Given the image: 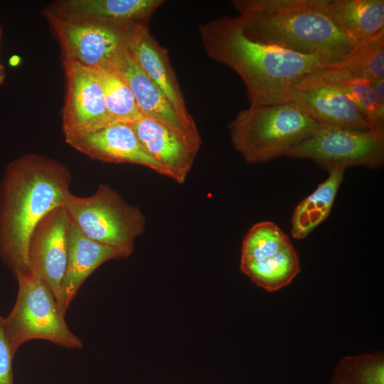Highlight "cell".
I'll return each instance as SVG.
<instances>
[{
	"label": "cell",
	"instance_id": "cell-5",
	"mask_svg": "<svg viewBox=\"0 0 384 384\" xmlns=\"http://www.w3.org/2000/svg\"><path fill=\"white\" fill-rule=\"evenodd\" d=\"M14 306L3 319L4 334L15 356L23 343L35 339L50 341L68 349H80L82 340L68 327L65 313L50 289L39 278L28 274L16 278Z\"/></svg>",
	"mask_w": 384,
	"mask_h": 384
},
{
	"label": "cell",
	"instance_id": "cell-12",
	"mask_svg": "<svg viewBox=\"0 0 384 384\" xmlns=\"http://www.w3.org/2000/svg\"><path fill=\"white\" fill-rule=\"evenodd\" d=\"M111 67L132 91L144 117L161 122L201 146L202 140L194 120L185 118L176 112L165 94L138 65L128 48L119 53Z\"/></svg>",
	"mask_w": 384,
	"mask_h": 384
},
{
	"label": "cell",
	"instance_id": "cell-8",
	"mask_svg": "<svg viewBox=\"0 0 384 384\" xmlns=\"http://www.w3.org/2000/svg\"><path fill=\"white\" fill-rule=\"evenodd\" d=\"M286 156L310 159L328 171L354 166L378 169L384 161V138L370 130L321 125Z\"/></svg>",
	"mask_w": 384,
	"mask_h": 384
},
{
	"label": "cell",
	"instance_id": "cell-2",
	"mask_svg": "<svg viewBox=\"0 0 384 384\" xmlns=\"http://www.w3.org/2000/svg\"><path fill=\"white\" fill-rule=\"evenodd\" d=\"M71 174L55 159L28 153L6 169L0 190V258L16 279L28 274V250L38 223L65 206Z\"/></svg>",
	"mask_w": 384,
	"mask_h": 384
},
{
	"label": "cell",
	"instance_id": "cell-18",
	"mask_svg": "<svg viewBox=\"0 0 384 384\" xmlns=\"http://www.w3.org/2000/svg\"><path fill=\"white\" fill-rule=\"evenodd\" d=\"M128 50L144 72L165 94L176 112L185 118L193 119L188 112L168 52L151 36L147 24L138 23L132 27Z\"/></svg>",
	"mask_w": 384,
	"mask_h": 384
},
{
	"label": "cell",
	"instance_id": "cell-1",
	"mask_svg": "<svg viewBox=\"0 0 384 384\" xmlns=\"http://www.w3.org/2000/svg\"><path fill=\"white\" fill-rule=\"evenodd\" d=\"M199 33L206 54L240 77L252 105L292 102L306 78L341 62L253 41L236 17L211 20L200 26Z\"/></svg>",
	"mask_w": 384,
	"mask_h": 384
},
{
	"label": "cell",
	"instance_id": "cell-20",
	"mask_svg": "<svg viewBox=\"0 0 384 384\" xmlns=\"http://www.w3.org/2000/svg\"><path fill=\"white\" fill-rule=\"evenodd\" d=\"M334 87L348 96L366 117L369 130L384 138V102L378 100L373 81L367 77L336 73L328 69L306 78Z\"/></svg>",
	"mask_w": 384,
	"mask_h": 384
},
{
	"label": "cell",
	"instance_id": "cell-13",
	"mask_svg": "<svg viewBox=\"0 0 384 384\" xmlns=\"http://www.w3.org/2000/svg\"><path fill=\"white\" fill-rule=\"evenodd\" d=\"M64 137L68 145L92 159L138 164L168 176L166 170L142 147L128 123L115 122L92 132Z\"/></svg>",
	"mask_w": 384,
	"mask_h": 384
},
{
	"label": "cell",
	"instance_id": "cell-3",
	"mask_svg": "<svg viewBox=\"0 0 384 384\" xmlns=\"http://www.w3.org/2000/svg\"><path fill=\"white\" fill-rule=\"evenodd\" d=\"M250 40L303 55L341 61L354 48L320 0H233Z\"/></svg>",
	"mask_w": 384,
	"mask_h": 384
},
{
	"label": "cell",
	"instance_id": "cell-11",
	"mask_svg": "<svg viewBox=\"0 0 384 384\" xmlns=\"http://www.w3.org/2000/svg\"><path fill=\"white\" fill-rule=\"evenodd\" d=\"M70 220L64 206L50 211L34 228L28 250L29 272L48 286L60 306Z\"/></svg>",
	"mask_w": 384,
	"mask_h": 384
},
{
	"label": "cell",
	"instance_id": "cell-9",
	"mask_svg": "<svg viewBox=\"0 0 384 384\" xmlns=\"http://www.w3.org/2000/svg\"><path fill=\"white\" fill-rule=\"evenodd\" d=\"M46 20L60 45L62 60H73L90 68L111 67L119 53L128 48L135 25L95 20Z\"/></svg>",
	"mask_w": 384,
	"mask_h": 384
},
{
	"label": "cell",
	"instance_id": "cell-24",
	"mask_svg": "<svg viewBox=\"0 0 384 384\" xmlns=\"http://www.w3.org/2000/svg\"><path fill=\"white\" fill-rule=\"evenodd\" d=\"M331 384H384L383 352L343 357L335 368Z\"/></svg>",
	"mask_w": 384,
	"mask_h": 384
},
{
	"label": "cell",
	"instance_id": "cell-10",
	"mask_svg": "<svg viewBox=\"0 0 384 384\" xmlns=\"http://www.w3.org/2000/svg\"><path fill=\"white\" fill-rule=\"evenodd\" d=\"M65 100L61 110L64 134L92 132L115 121L108 113L99 80L92 68L62 60Z\"/></svg>",
	"mask_w": 384,
	"mask_h": 384
},
{
	"label": "cell",
	"instance_id": "cell-17",
	"mask_svg": "<svg viewBox=\"0 0 384 384\" xmlns=\"http://www.w3.org/2000/svg\"><path fill=\"white\" fill-rule=\"evenodd\" d=\"M67 242V265L61 289V308L65 313L85 280L97 267L110 260L128 257L117 249L87 238L71 219Z\"/></svg>",
	"mask_w": 384,
	"mask_h": 384
},
{
	"label": "cell",
	"instance_id": "cell-22",
	"mask_svg": "<svg viewBox=\"0 0 384 384\" xmlns=\"http://www.w3.org/2000/svg\"><path fill=\"white\" fill-rule=\"evenodd\" d=\"M92 68L101 85L107 110L115 121L130 124L144 117L132 91L112 67Z\"/></svg>",
	"mask_w": 384,
	"mask_h": 384
},
{
	"label": "cell",
	"instance_id": "cell-19",
	"mask_svg": "<svg viewBox=\"0 0 384 384\" xmlns=\"http://www.w3.org/2000/svg\"><path fill=\"white\" fill-rule=\"evenodd\" d=\"M333 22L354 46L384 31L383 0H320Z\"/></svg>",
	"mask_w": 384,
	"mask_h": 384
},
{
	"label": "cell",
	"instance_id": "cell-26",
	"mask_svg": "<svg viewBox=\"0 0 384 384\" xmlns=\"http://www.w3.org/2000/svg\"><path fill=\"white\" fill-rule=\"evenodd\" d=\"M1 28L0 26V38H1ZM5 78H6L5 69L3 65L0 63V84H3L4 82Z\"/></svg>",
	"mask_w": 384,
	"mask_h": 384
},
{
	"label": "cell",
	"instance_id": "cell-4",
	"mask_svg": "<svg viewBox=\"0 0 384 384\" xmlns=\"http://www.w3.org/2000/svg\"><path fill=\"white\" fill-rule=\"evenodd\" d=\"M320 127L294 102L250 105L228 126L233 147L252 164L286 156Z\"/></svg>",
	"mask_w": 384,
	"mask_h": 384
},
{
	"label": "cell",
	"instance_id": "cell-23",
	"mask_svg": "<svg viewBox=\"0 0 384 384\" xmlns=\"http://www.w3.org/2000/svg\"><path fill=\"white\" fill-rule=\"evenodd\" d=\"M327 69L336 73L372 80L383 78L384 31L354 46L341 62Z\"/></svg>",
	"mask_w": 384,
	"mask_h": 384
},
{
	"label": "cell",
	"instance_id": "cell-21",
	"mask_svg": "<svg viewBox=\"0 0 384 384\" xmlns=\"http://www.w3.org/2000/svg\"><path fill=\"white\" fill-rule=\"evenodd\" d=\"M344 171L335 169L329 171L328 178L295 207L290 230L293 238H306L327 219L343 181Z\"/></svg>",
	"mask_w": 384,
	"mask_h": 384
},
{
	"label": "cell",
	"instance_id": "cell-14",
	"mask_svg": "<svg viewBox=\"0 0 384 384\" xmlns=\"http://www.w3.org/2000/svg\"><path fill=\"white\" fill-rule=\"evenodd\" d=\"M144 150L181 184L192 169L199 146L160 122L143 117L129 124Z\"/></svg>",
	"mask_w": 384,
	"mask_h": 384
},
{
	"label": "cell",
	"instance_id": "cell-16",
	"mask_svg": "<svg viewBox=\"0 0 384 384\" xmlns=\"http://www.w3.org/2000/svg\"><path fill=\"white\" fill-rule=\"evenodd\" d=\"M292 102L321 126L369 130L366 117L355 103L329 85L305 78Z\"/></svg>",
	"mask_w": 384,
	"mask_h": 384
},
{
	"label": "cell",
	"instance_id": "cell-6",
	"mask_svg": "<svg viewBox=\"0 0 384 384\" xmlns=\"http://www.w3.org/2000/svg\"><path fill=\"white\" fill-rule=\"evenodd\" d=\"M64 206L87 238L128 257L134 250L135 240L145 230L146 218L141 210L128 203L108 185H99L88 197L70 193Z\"/></svg>",
	"mask_w": 384,
	"mask_h": 384
},
{
	"label": "cell",
	"instance_id": "cell-25",
	"mask_svg": "<svg viewBox=\"0 0 384 384\" xmlns=\"http://www.w3.org/2000/svg\"><path fill=\"white\" fill-rule=\"evenodd\" d=\"M4 317L0 316V384H14L12 354L3 328Z\"/></svg>",
	"mask_w": 384,
	"mask_h": 384
},
{
	"label": "cell",
	"instance_id": "cell-15",
	"mask_svg": "<svg viewBox=\"0 0 384 384\" xmlns=\"http://www.w3.org/2000/svg\"><path fill=\"white\" fill-rule=\"evenodd\" d=\"M163 0H56L41 11L46 18L147 24Z\"/></svg>",
	"mask_w": 384,
	"mask_h": 384
},
{
	"label": "cell",
	"instance_id": "cell-7",
	"mask_svg": "<svg viewBox=\"0 0 384 384\" xmlns=\"http://www.w3.org/2000/svg\"><path fill=\"white\" fill-rule=\"evenodd\" d=\"M240 270L259 287L272 292L289 285L300 272L298 254L274 223L253 225L242 244Z\"/></svg>",
	"mask_w": 384,
	"mask_h": 384
}]
</instances>
